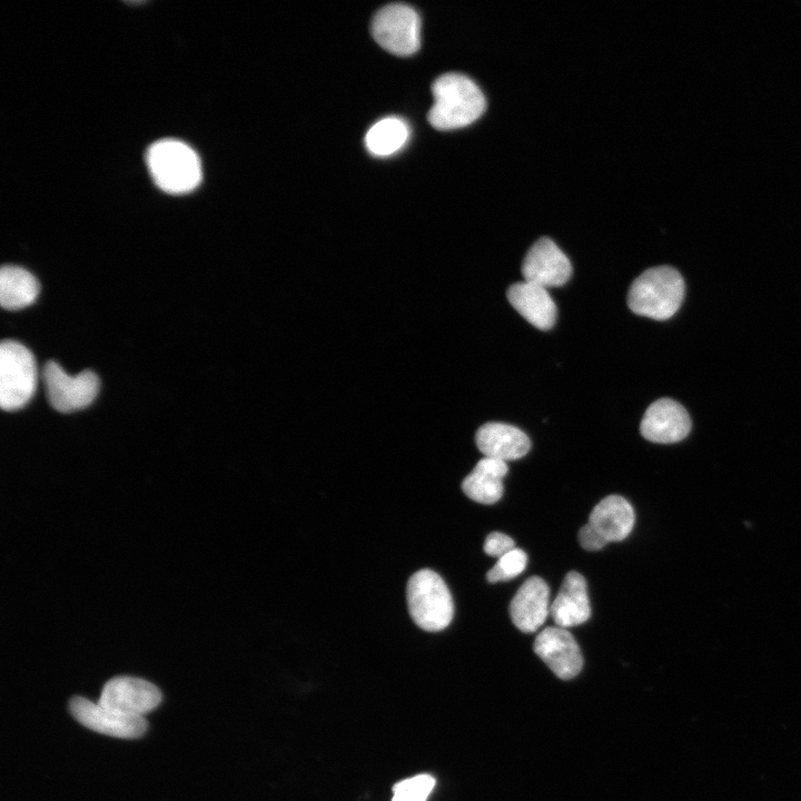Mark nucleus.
<instances>
[{
    "label": "nucleus",
    "mask_w": 801,
    "mask_h": 801,
    "mask_svg": "<svg viewBox=\"0 0 801 801\" xmlns=\"http://www.w3.org/2000/svg\"><path fill=\"white\" fill-rule=\"evenodd\" d=\"M684 290V280L676 269L670 266L653 267L632 283L627 305L636 315L665 320L680 308Z\"/></svg>",
    "instance_id": "f03ea898"
},
{
    "label": "nucleus",
    "mask_w": 801,
    "mask_h": 801,
    "mask_svg": "<svg viewBox=\"0 0 801 801\" xmlns=\"http://www.w3.org/2000/svg\"><path fill=\"white\" fill-rule=\"evenodd\" d=\"M161 692L142 679L116 676L102 688L98 703L127 716L144 718L159 705Z\"/></svg>",
    "instance_id": "6e6552de"
},
{
    "label": "nucleus",
    "mask_w": 801,
    "mask_h": 801,
    "mask_svg": "<svg viewBox=\"0 0 801 801\" xmlns=\"http://www.w3.org/2000/svg\"><path fill=\"white\" fill-rule=\"evenodd\" d=\"M507 299L530 324L538 329L552 328L557 309L546 288L526 280L512 284Z\"/></svg>",
    "instance_id": "dca6fc26"
},
{
    "label": "nucleus",
    "mask_w": 801,
    "mask_h": 801,
    "mask_svg": "<svg viewBox=\"0 0 801 801\" xmlns=\"http://www.w3.org/2000/svg\"><path fill=\"white\" fill-rule=\"evenodd\" d=\"M635 514L632 505L620 495H609L592 510L591 524L606 542H620L632 531Z\"/></svg>",
    "instance_id": "f3484780"
},
{
    "label": "nucleus",
    "mask_w": 801,
    "mask_h": 801,
    "mask_svg": "<svg viewBox=\"0 0 801 801\" xmlns=\"http://www.w3.org/2000/svg\"><path fill=\"white\" fill-rule=\"evenodd\" d=\"M526 564V553L523 550L515 547L498 557L496 564L487 572L486 578L491 583L514 578L525 570Z\"/></svg>",
    "instance_id": "4be33fe9"
},
{
    "label": "nucleus",
    "mask_w": 801,
    "mask_h": 801,
    "mask_svg": "<svg viewBox=\"0 0 801 801\" xmlns=\"http://www.w3.org/2000/svg\"><path fill=\"white\" fill-rule=\"evenodd\" d=\"M408 138L409 128L402 118L386 117L369 128L365 145L372 155L386 157L400 150Z\"/></svg>",
    "instance_id": "aec40b11"
},
{
    "label": "nucleus",
    "mask_w": 801,
    "mask_h": 801,
    "mask_svg": "<svg viewBox=\"0 0 801 801\" xmlns=\"http://www.w3.org/2000/svg\"><path fill=\"white\" fill-rule=\"evenodd\" d=\"M37 387L33 354L22 344L4 339L0 345V405L3 411L22 408Z\"/></svg>",
    "instance_id": "39448f33"
},
{
    "label": "nucleus",
    "mask_w": 801,
    "mask_h": 801,
    "mask_svg": "<svg viewBox=\"0 0 801 801\" xmlns=\"http://www.w3.org/2000/svg\"><path fill=\"white\" fill-rule=\"evenodd\" d=\"M550 614L556 626L567 629L586 622L591 615L585 578L582 574L568 572L550 606Z\"/></svg>",
    "instance_id": "4468645a"
},
{
    "label": "nucleus",
    "mask_w": 801,
    "mask_h": 801,
    "mask_svg": "<svg viewBox=\"0 0 801 801\" xmlns=\"http://www.w3.org/2000/svg\"><path fill=\"white\" fill-rule=\"evenodd\" d=\"M432 92L434 103L428 121L438 130L465 127L478 119L486 107L479 87L462 73L442 75L433 82Z\"/></svg>",
    "instance_id": "f257e3e1"
},
{
    "label": "nucleus",
    "mask_w": 801,
    "mask_h": 801,
    "mask_svg": "<svg viewBox=\"0 0 801 801\" xmlns=\"http://www.w3.org/2000/svg\"><path fill=\"white\" fill-rule=\"evenodd\" d=\"M514 548L513 538L500 532L490 533L484 543V552L495 557H501Z\"/></svg>",
    "instance_id": "5701e85b"
},
{
    "label": "nucleus",
    "mask_w": 801,
    "mask_h": 801,
    "mask_svg": "<svg viewBox=\"0 0 801 801\" xmlns=\"http://www.w3.org/2000/svg\"><path fill=\"white\" fill-rule=\"evenodd\" d=\"M72 716L83 726L110 736L135 739L147 730L145 718L127 716L82 696L69 702Z\"/></svg>",
    "instance_id": "1a4fd4ad"
},
{
    "label": "nucleus",
    "mask_w": 801,
    "mask_h": 801,
    "mask_svg": "<svg viewBox=\"0 0 801 801\" xmlns=\"http://www.w3.org/2000/svg\"><path fill=\"white\" fill-rule=\"evenodd\" d=\"M534 652L562 680L576 676L583 666V656L573 635L563 627L550 626L540 632L533 644Z\"/></svg>",
    "instance_id": "9b49d317"
},
{
    "label": "nucleus",
    "mask_w": 801,
    "mask_h": 801,
    "mask_svg": "<svg viewBox=\"0 0 801 801\" xmlns=\"http://www.w3.org/2000/svg\"><path fill=\"white\" fill-rule=\"evenodd\" d=\"M406 596L409 614L422 630L442 631L452 622V594L436 572L423 568L414 573L408 580Z\"/></svg>",
    "instance_id": "20e7f679"
},
{
    "label": "nucleus",
    "mask_w": 801,
    "mask_h": 801,
    "mask_svg": "<svg viewBox=\"0 0 801 801\" xmlns=\"http://www.w3.org/2000/svg\"><path fill=\"white\" fill-rule=\"evenodd\" d=\"M578 542L581 546L587 551L600 550L607 543L606 540L589 523L580 530Z\"/></svg>",
    "instance_id": "b1692460"
},
{
    "label": "nucleus",
    "mask_w": 801,
    "mask_h": 801,
    "mask_svg": "<svg viewBox=\"0 0 801 801\" xmlns=\"http://www.w3.org/2000/svg\"><path fill=\"white\" fill-rule=\"evenodd\" d=\"M550 589L538 576L527 578L510 604L513 624L522 632L538 630L550 613Z\"/></svg>",
    "instance_id": "ddd939ff"
},
{
    "label": "nucleus",
    "mask_w": 801,
    "mask_h": 801,
    "mask_svg": "<svg viewBox=\"0 0 801 801\" xmlns=\"http://www.w3.org/2000/svg\"><path fill=\"white\" fill-rule=\"evenodd\" d=\"M435 783V778L427 773L398 781L393 787L392 801H426Z\"/></svg>",
    "instance_id": "412c9836"
},
{
    "label": "nucleus",
    "mask_w": 801,
    "mask_h": 801,
    "mask_svg": "<svg viewBox=\"0 0 801 801\" xmlns=\"http://www.w3.org/2000/svg\"><path fill=\"white\" fill-rule=\"evenodd\" d=\"M522 275L524 280L547 289L564 285L572 275V265L551 238L542 237L526 253Z\"/></svg>",
    "instance_id": "9d476101"
},
{
    "label": "nucleus",
    "mask_w": 801,
    "mask_h": 801,
    "mask_svg": "<svg viewBox=\"0 0 801 801\" xmlns=\"http://www.w3.org/2000/svg\"><path fill=\"white\" fill-rule=\"evenodd\" d=\"M146 162L157 187L168 194L188 192L201 180L198 155L178 139L165 138L151 144Z\"/></svg>",
    "instance_id": "7ed1b4c3"
},
{
    "label": "nucleus",
    "mask_w": 801,
    "mask_h": 801,
    "mask_svg": "<svg viewBox=\"0 0 801 801\" xmlns=\"http://www.w3.org/2000/svg\"><path fill=\"white\" fill-rule=\"evenodd\" d=\"M475 442L484 456L504 462L518 459L531 448V441L523 431L498 422L482 425L476 432Z\"/></svg>",
    "instance_id": "2eb2a0df"
},
{
    "label": "nucleus",
    "mask_w": 801,
    "mask_h": 801,
    "mask_svg": "<svg viewBox=\"0 0 801 801\" xmlns=\"http://www.w3.org/2000/svg\"><path fill=\"white\" fill-rule=\"evenodd\" d=\"M691 431V419L685 408L670 398L652 403L645 411L640 432L653 443L671 444L684 439Z\"/></svg>",
    "instance_id": "f8f14e48"
},
{
    "label": "nucleus",
    "mask_w": 801,
    "mask_h": 801,
    "mask_svg": "<svg viewBox=\"0 0 801 801\" xmlns=\"http://www.w3.org/2000/svg\"><path fill=\"white\" fill-rule=\"evenodd\" d=\"M38 279L27 269L4 265L0 270V304L4 309L17 310L31 305L38 297Z\"/></svg>",
    "instance_id": "6ab92c4d"
},
{
    "label": "nucleus",
    "mask_w": 801,
    "mask_h": 801,
    "mask_svg": "<svg viewBox=\"0 0 801 801\" xmlns=\"http://www.w3.org/2000/svg\"><path fill=\"white\" fill-rule=\"evenodd\" d=\"M372 34L386 51L396 56H411L421 44V19L404 3H393L377 11L372 22Z\"/></svg>",
    "instance_id": "423d86ee"
},
{
    "label": "nucleus",
    "mask_w": 801,
    "mask_h": 801,
    "mask_svg": "<svg viewBox=\"0 0 801 801\" xmlns=\"http://www.w3.org/2000/svg\"><path fill=\"white\" fill-rule=\"evenodd\" d=\"M507 472L506 462L484 456L464 478L463 492L477 503L494 504L503 495V478Z\"/></svg>",
    "instance_id": "a211bd4d"
},
{
    "label": "nucleus",
    "mask_w": 801,
    "mask_h": 801,
    "mask_svg": "<svg viewBox=\"0 0 801 801\" xmlns=\"http://www.w3.org/2000/svg\"><path fill=\"white\" fill-rule=\"evenodd\" d=\"M42 379L50 405L60 413H71L90 405L99 390V378L91 370L68 375L53 360L42 368Z\"/></svg>",
    "instance_id": "0eeeda50"
}]
</instances>
